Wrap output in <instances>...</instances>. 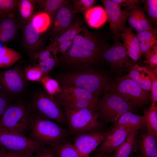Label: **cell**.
<instances>
[{"label":"cell","mask_w":157,"mask_h":157,"mask_svg":"<svg viewBox=\"0 0 157 157\" xmlns=\"http://www.w3.org/2000/svg\"><path fill=\"white\" fill-rule=\"evenodd\" d=\"M110 72L87 68L82 71L67 72L58 77L61 87H73L84 90L100 99L108 90L111 80Z\"/></svg>","instance_id":"6da1fadb"},{"label":"cell","mask_w":157,"mask_h":157,"mask_svg":"<svg viewBox=\"0 0 157 157\" xmlns=\"http://www.w3.org/2000/svg\"><path fill=\"white\" fill-rule=\"evenodd\" d=\"M27 137L42 146L54 147L69 139L68 129L55 122L38 115L31 111Z\"/></svg>","instance_id":"7a4b0ae2"},{"label":"cell","mask_w":157,"mask_h":157,"mask_svg":"<svg viewBox=\"0 0 157 157\" xmlns=\"http://www.w3.org/2000/svg\"><path fill=\"white\" fill-rule=\"evenodd\" d=\"M135 108L119 95L106 90L99 99L95 112L100 121L106 125L114 123L125 113L135 111Z\"/></svg>","instance_id":"3957f363"},{"label":"cell","mask_w":157,"mask_h":157,"mask_svg":"<svg viewBox=\"0 0 157 157\" xmlns=\"http://www.w3.org/2000/svg\"><path fill=\"white\" fill-rule=\"evenodd\" d=\"M31 114L28 103L20 100L12 103L0 119V129L26 136Z\"/></svg>","instance_id":"277c9868"},{"label":"cell","mask_w":157,"mask_h":157,"mask_svg":"<svg viewBox=\"0 0 157 157\" xmlns=\"http://www.w3.org/2000/svg\"><path fill=\"white\" fill-rule=\"evenodd\" d=\"M65 110L68 129L71 136L107 127L106 125L99 119L94 110L84 108Z\"/></svg>","instance_id":"5b68a950"},{"label":"cell","mask_w":157,"mask_h":157,"mask_svg":"<svg viewBox=\"0 0 157 157\" xmlns=\"http://www.w3.org/2000/svg\"><path fill=\"white\" fill-rule=\"evenodd\" d=\"M108 91L125 99L135 108L144 106L151 97L149 91L142 89L128 75L111 80Z\"/></svg>","instance_id":"8992f818"},{"label":"cell","mask_w":157,"mask_h":157,"mask_svg":"<svg viewBox=\"0 0 157 157\" xmlns=\"http://www.w3.org/2000/svg\"><path fill=\"white\" fill-rule=\"evenodd\" d=\"M32 112L43 118L52 120L59 125L67 122L65 112L53 97L47 92L37 93L28 103Z\"/></svg>","instance_id":"52a82bcc"},{"label":"cell","mask_w":157,"mask_h":157,"mask_svg":"<svg viewBox=\"0 0 157 157\" xmlns=\"http://www.w3.org/2000/svg\"><path fill=\"white\" fill-rule=\"evenodd\" d=\"M0 144L9 153L31 156L43 146L26 136L0 129Z\"/></svg>","instance_id":"ba28073f"},{"label":"cell","mask_w":157,"mask_h":157,"mask_svg":"<svg viewBox=\"0 0 157 157\" xmlns=\"http://www.w3.org/2000/svg\"><path fill=\"white\" fill-rule=\"evenodd\" d=\"M118 37H113V44L104 52L103 57L110 68L111 72L120 76L129 72L136 64L127 55L123 43Z\"/></svg>","instance_id":"9c48e42d"},{"label":"cell","mask_w":157,"mask_h":157,"mask_svg":"<svg viewBox=\"0 0 157 157\" xmlns=\"http://www.w3.org/2000/svg\"><path fill=\"white\" fill-rule=\"evenodd\" d=\"M27 80L24 70L19 67L0 71V92L11 98L24 90Z\"/></svg>","instance_id":"30bf717a"},{"label":"cell","mask_w":157,"mask_h":157,"mask_svg":"<svg viewBox=\"0 0 157 157\" xmlns=\"http://www.w3.org/2000/svg\"><path fill=\"white\" fill-rule=\"evenodd\" d=\"M109 130L106 127L72 135L73 144L83 157H89L104 140Z\"/></svg>","instance_id":"8fae6325"},{"label":"cell","mask_w":157,"mask_h":157,"mask_svg":"<svg viewBox=\"0 0 157 157\" xmlns=\"http://www.w3.org/2000/svg\"><path fill=\"white\" fill-rule=\"evenodd\" d=\"M107 39L90 31L83 25L81 32L73 39V44L90 51L104 59V52L110 45Z\"/></svg>","instance_id":"7c38bea8"},{"label":"cell","mask_w":157,"mask_h":157,"mask_svg":"<svg viewBox=\"0 0 157 157\" xmlns=\"http://www.w3.org/2000/svg\"><path fill=\"white\" fill-rule=\"evenodd\" d=\"M109 23V30L112 37H118L127 27V12L111 0H102Z\"/></svg>","instance_id":"4fadbf2b"},{"label":"cell","mask_w":157,"mask_h":157,"mask_svg":"<svg viewBox=\"0 0 157 157\" xmlns=\"http://www.w3.org/2000/svg\"><path fill=\"white\" fill-rule=\"evenodd\" d=\"M60 92L53 96L60 106L64 108L83 100H87L96 103L100 99L91 93L81 89L73 87H61Z\"/></svg>","instance_id":"5bb4252c"},{"label":"cell","mask_w":157,"mask_h":157,"mask_svg":"<svg viewBox=\"0 0 157 157\" xmlns=\"http://www.w3.org/2000/svg\"><path fill=\"white\" fill-rule=\"evenodd\" d=\"M105 139L100 146L94 151V154L105 153L111 154L125 140L128 134L133 128H109Z\"/></svg>","instance_id":"9a60e30c"},{"label":"cell","mask_w":157,"mask_h":157,"mask_svg":"<svg viewBox=\"0 0 157 157\" xmlns=\"http://www.w3.org/2000/svg\"><path fill=\"white\" fill-rule=\"evenodd\" d=\"M53 18L51 32L54 38L62 34L75 19L71 3L61 7Z\"/></svg>","instance_id":"2e32d148"},{"label":"cell","mask_w":157,"mask_h":157,"mask_svg":"<svg viewBox=\"0 0 157 157\" xmlns=\"http://www.w3.org/2000/svg\"><path fill=\"white\" fill-rule=\"evenodd\" d=\"M104 59L94 53L72 44L69 51L65 62L75 65H88Z\"/></svg>","instance_id":"e0dca14e"},{"label":"cell","mask_w":157,"mask_h":157,"mask_svg":"<svg viewBox=\"0 0 157 157\" xmlns=\"http://www.w3.org/2000/svg\"><path fill=\"white\" fill-rule=\"evenodd\" d=\"M118 37L122 40L129 57L135 62L138 60L142 54L140 42L136 34L133 33V29L131 27H127L123 32L119 34Z\"/></svg>","instance_id":"ac0fdd59"},{"label":"cell","mask_w":157,"mask_h":157,"mask_svg":"<svg viewBox=\"0 0 157 157\" xmlns=\"http://www.w3.org/2000/svg\"><path fill=\"white\" fill-rule=\"evenodd\" d=\"M83 25L80 18H77L62 34L52 39L48 47L58 53V47L60 44L66 41L73 40L81 32Z\"/></svg>","instance_id":"d6986e66"},{"label":"cell","mask_w":157,"mask_h":157,"mask_svg":"<svg viewBox=\"0 0 157 157\" xmlns=\"http://www.w3.org/2000/svg\"><path fill=\"white\" fill-rule=\"evenodd\" d=\"M144 127L143 116L127 112L122 115L111 128H133L138 130Z\"/></svg>","instance_id":"ffe728a7"},{"label":"cell","mask_w":157,"mask_h":157,"mask_svg":"<svg viewBox=\"0 0 157 157\" xmlns=\"http://www.w3.org/2000/svg\"><path fill=\"white\" fill-rule=\"evenodd\" d=\"M40 33L33 26L30 21L25 25L23 31L24 40L26 47L33 54L36 53L41 47Z\"/></svg>","instance_id":"44dd1931"},{"label":"cell","mask_w":157,"mask_h":157,"mask_svg":"<svg viewBox=\"0 0 157 157\" xmlns=\"http://www.w3.org/2000/svg\"><path fill=\"white\" fill-rule=\"evenodd\" d=\"M127 75L143 90L151 91V80L146 67H141L136 64L129 71Z\"/></svg>","instance_id":"7402d4cb"},{"label":"cell","mask_w":157,"mask_h":157,"mask_svg":"<svg viewBox=\"0 0 157 157\" xmlns=\"http://www.w3.org/2000/svg\"><path fill=\"white\" fill-rule=\"evenodd\" d=\"M157 138L147 131L141 135L139 144L142 157H155L157 155Z\"/></svg>","instance_id":"603a6c76"},{"label":"cell","mask_w":157,"mask_h":157,"mask_svg":"<svg viewBox=\"0 0 157 157\" xmlns=\"http://www.w3.org/2000/svg\"><path fill=\"white\" fill-rule=\"evenodd\" d=\"M84 14L87 23L92 28L100 27L107 19L104 9L99 6L92 7L86 11Z\"/></svg>","instance_id":"cb8c5ba5"},{"label":"cell","mask_w":157,"mask_h":157,"mask_svg":"<svg viewBox=\"0 0 157 157\" xmlns=\"http://www.w3.org/2000/svg\"><path fill=\"white\" fill-rule=\"evenodd\" d=\"M137 130L130 132L124 141L113 152L112 157H129L135 149Z\"/></svg>","instance_id":"d4e9b609"},{"label":"cell","mask_w":157,"mask_h":157,"mask_svg":"<svg viewBox=\"0 0 157 157\" xmlns=\"http://www.w3.org/2000/svg\"><path fill=\"white\" fill-rule=\"evenodd\" d=\"M21 58L20 54L6 45L0 46V68H7L12 66Z\"/></svg>","instance_id":"484cf974"},{"label":"cell","mask_w":157,"mask_h":157,"mask_svg":"<svg viewBox=\"0 0 157 157\" xmlns=\"http://www.w3.org/2000/svg\"><path fill=\"white\" fill-rule=\"evenodd\" d=\"M144 127L146 131L157 137V106L152 103L150 107L143 111Z\"/></svg>","instance_id":"4316f807"},{"label":"cell","mask_w":157,"mask_h":157,"mask_svg":"<svg viewBox=\"0 0 157 157\" xmlns=\"http://www.w3.org/2000/svg\"><path fill=\"white\" fill-rule=\"evenodd\" d=\"M16 28L14 21L9 16L0 22V41L3 43L12 40L15 36Z\"/></svg>","instance_id":"83f0119b"},{"label":"cell","mask_w":157,"mask_h":157,"mask_svg":"<svg viewBox=\"0 0 157 157\" xmlns=\"http://www.w3.org/2000/svg\"><path fill=\"white\" fill-rule=\"evenodd\" d=\"M53 147L57 157H83L69 139Z\"/></svg>","instance_id":"f1b7e54d"},{"label":"cell","mask_w":157,"mask_h":157,"mask_svg":"<svg viewBox=\"0 0 157 157\" xmlns=\"http://www.w3.org/2000/svg\"><path fill=\"white\" fill-rule=\"evenodd\" d=\"M44 8V12L53 18L58 9L62 6L68 4L70 1L67 0H41L35 1Z\"/></svg>","instance_id":"f546056e"},{"label":"cell","mask_w":157,"mask_h":157,"mask_svg":"<svg viewBox=\"0 0 157 157\" xmlns=\"http://www.w3.org/2000/svg\"><path fill=\"white\" fill-rule=\"evenodd\" d=\"M51 18L47 13L43 12L33 16L30 22L33 26L40 33L45 31L51 23Z\"/></svg>","instance_id":"4dcf8cb0"},{"label":"cell","mask_w":157,"mask_h":157,"mask_svg":"<svg viewBox=\"0 0 157 157\" xmlns=\"http://www.w3.org/2000/svg\"><path fill=\"white\" fill-rule=\"evenodd\" d=\"M137 28V32L145 30H152L154 28L152 26V22L147 18L143 7L140 2L136 4Z\"/></svg>","instance_id":"1f68e13d"},{"label":"cell","mask_w":157,"mask_h":157,"mask_svg":"<svg viewBox=\"0 0 157 157\" xmlns=\"http://www.w3.org/2000/svg\"><path fill=\"white\" fill-rule=\"evenodd\" d=\"M40 81L47 93L51 96L61 92V88L58 82L47 76L42 77Z\"/></svg>","instance_id":"d6a6232c"},{"label":"cell","mask_w":157,"mask_h":157,"mask_svg":"<svg viewBox=\"0 0 157 157\" xmlns=\"http://www.w3.org/2000/svg\"><path fill=\"white\" fill-rule=\"evenodd\" d=\"M32 1L20 0L18 1V10L22 17L26 20L31 18L34 11Z\"/></svg>","instance_id":"836d02e7"},{"label":"cell","mask_w":157,"mask_h":157,"mask_svg":"<svg viewBox=\"0 0 157 157\" xmlns=\"http://www.w3.org/2000/svg\"><path fill=\"white\" fill-rule=\"evenodd\" d=\"M144 6L143 8L146 11L151 21L155 24L157 22V0H140Z\"/></svg>","instance_id":"e575fe53"},{"label":"cell","mask_w":157,"mask_h":157,"mask_svg":"<svg viewBox=\"0 0 157 157\" xmlns=\"http://www.w3.org/2000/svg\"><path fill=\"white\" fill-rule=\"evenodd\" d=\"M97 3L95 0H74L73 1V11L76 14L84 13Z\"/></svg>","instance_id":"d590c367"},{"label":"cell","mask_w":157,"mask_h":157,"mask_svg":"<svg viewBox=\"0 0 157 157\" xmlns=\"http://www.w3.org/2000/svg\"><path fill=\"white\" fill-rule=\"evenodd\" d=\"M147 72L151 81V98L152 103H156L157 101V68H152L146 66Z\"/></svg>","instance_id":"8d00e7d4"},{"label":"cell","mask_w":157,"mask_h":157,"mask_svg":"<svg viewBox=\"0 0 157 157\" xmlns=\"http://www.w3.org/2000/svg\"><path fill=\"white\" fill-rule=\"evenodd\" d=\"M25 75L27 80L33 81H40L43 73L37 66H29L24 69Z\"/></svg>","instance_id":"74e56055"},{"label":"cell","mask_w":157,"mask_h":157,"mask_svg":"<svg viewBox=\"0 0 157 157\" xmlns=\"http://www.w3.org/2000/svg\"><path fill=\"white\" fill-rule=\"evenodd\" d=\"M157 31L156 28L152 30H145L137 32L135 34L140 42L156 40Z\"/></svg>","instance_id":"f35d334b"},{"label":"cell","mask_w":157,"mask_h":157,"mask_svg":"<svg viewBox=\"0 0 157 157\" xmlns=\"http://www.w3.org/2000/svg\"><path fill=\"white\" fill-rule=\"evenodd\" d=\"M57 62L56 58L51 57L44 61L39 62L35 66L39 68L43 74H47L55 66Z\"/></svg>","instance_id":"ab89813d"},{"label":"cell","mask_w":157,"mask_h":157,"mask_svg":"<svg viewBox=\"0 0 157 157\" xmlns=\"http://www.w3.org/2000/svg\"><path fill=\"white\" fill-rule=\"evenodd\" d=\"M18 1L0 0V9L6 14L10 13L17 7Z\"/></svg>","instance_id":"60d3db41"},{"label":"cell","mask_w":157,"mask_h":157,"mask_svg":"<svg viewBox=\"0 0 157 157\" xmlns=\"http://www.w3.org/2000/svg\"><path fill=\"white\" fill-rule=\"evenodd\" d=\"M146 62L152 68L157 67V45L154 46L145 55Z\"/></svg>","instance_id":"b9f144b4"},{"label":"cell","mask_w":157,"mask_h":157,"mask_svg":"<svg viewBox=\"0 0 157 157\" xmlns=\"http://www.w3.org/2000/svg\"><path fill=\"white\" fill-rule=\"evenodd\" d=\"M30 157H57L53 147L43 146Z\"/></svg>","instance_id":"7bdbcfd3"},{"label":"cell","mask_w":157,"mask_h":157,"mask_svg":"<svg viewBox=\"0 0 157 157\" xmlns=\"http://www.w3.org/2000/svg\"><path fill=\"white\" fill-rule=\"evenodd\" d=\"M12 103L10 98L0 92V119Z\"/></svg>","instance_id":"ee69618b"},{"label":"cell","mask_w":157,"mask_h":157,"mask_svg":"<svg viewBox=\"0 0 157 157\" xmlns=\"http://www.w3.org/2000/svg\"><path fill=\"white\" fill-rule=\"evenodd\" d=\"M51 53H52L53 55L51 49L47 47L46 50L34 53L33 55V56L34 57L35 62L38 61L39 63L44 61L51 57Z\"/></svg>","instance_id":"f6af8a7d"},{"label":"cell","mask_w":157,"mask_h":157,"mask_svg":"<svg viewBox=\"0 0 157 157\" xmlns=\"http://www.w3.org/2000/svg\"><path fill=\"white\" fill-rule=\"evenodd\" d=\"M140 45L142 55H145L154 46L157 45V40L140 42Z\"/></svg>","instance_id":"bcb514c9"},{"label":"cell","mask_w":157,"mask_h":157,"mask_svg":"<svg viewBox=\"0 0 157 157\" xmlns=\"http://www.w3.org/2000/svg\"><path fill=\"white\" fill-rule=\"evenodd\" d=\"M73 40L66 41L60 44L58 47V52L64 57L65 61L67 59L69 51L73 44Z\"/></svg>","instance_id":"7dc6e473"},{"label":"cell","mask_w":157,"mask_h":157,"mask_svg":"<svg viewBox=\"0 0 157 157\" xmlns=\"http://www.w3.org/2000/svg\"><path fill=\"white\" fill-rule=\"evenodd\" d=\"M123 6L125 10L128 11L135 5L139 3L138 0H111Z\"/></svg>","instance_id":"c3c4849f"},{"label":"cell","mask_w":157,"mask_h":157,"mask_svg":"<svg viewBox=\"0 0 157 157\" xmlns=\"http://www.w3.org/2000/svg\"><path fill=\"white\" fill-rule=\"evenodd\" d=\"M30 156L19 155L10 153L6 152L1 157H30Z\"/></svg>","instance_id":"681fc988"},{"label":"cell","mask_w":157,"mask_h":157,"mask_svg":"<svg viewBox=\"0 0 157 157\" xmlns=\"http://www.w3.org/2000/svg\"><path fill=\"white\" fill-rule=\"evenodd\" d=\"M89 157H112V154H108L105 153H100L95 154Z\"/></svg>","instance_id":"f907efd6"},{"label":"cell","mask_w":157,"mask_h":157,"mask_svg":"<svg viewBox=\"0 0 157 157\" xmlns=\"http://www.w3.org/2000/svg\"><path fill=\"white\" fill-rule=\"evenodd\" d=\"M7 14L0 9V22L3 19L7 17Z\"/></svg>","instance_id":"816d5d0a"},{"label":"cell","mask_w":157,"mask_h":157,"mask_svg":"<svg viewBox=\"0 0 157 157\" xmlns=\"http://www.w3.org/2000/svg\"><path fill=\"white\" fill-rule=\"evenodd\" d=\"M6 152L5 149L0 144V157H1Z\"/></svg>","instance_id":"f5cc1de1"},{"label":"cell","mask_w":157,"mask_h":157,"mask_svg":"<svg viewBox=\"0 0 157 157\" xmlns=\"http://www.w3.org/2000/svg\"><path fill=\"white\" fill-rule=\"evenodd\" d=\"M137 157H142V156L138 155Z\"/></svg>","instance_id":"db71d44e"},{"label":"cell","mask_w":157,"mask_h":157,"mask_svg":"<svg viewBox=\"0 0 157 157\" xmlns=\"http://www.w3.org/2000/svg\"><path fill=\"white\" fill-rule=\"evenodd\" d=\"M155 157H157V155H156Z\"/></svg>","instance_id":"11a10c76"}]
</instances>
